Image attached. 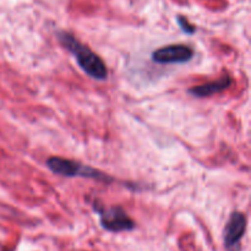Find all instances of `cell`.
Returning a JSON list of instances; mask_svg holds the SVG:
<instances>
[{
  "label": "cell",
  "instance_id": "5b68a950",
  "mask_svg": "<svg viewBox=\"0 0 251 251\" xmlns=\"http://www.w3.org/2000/svg\"><path fill=\"white\" fill-rule=\"evenodd\" d=\"M194 50L185 44H171L156 49L152 53V60L158 64H183L193 59Z\"/></svg>",
  "mask_w": 251,
  "mask_h": 251
},
{
  "label": "cell",
  "instance_id": "7a4b0ae2",
  "mask_svg": "<svg viewBox=\"0 0 251 251\" xmlns=\"http://www.w3.org/2000/svg\"><path fill=\"white\" fill-rule=\"evenodd\" d=\"M46 164L54 174L66 176V178L81 176V178L95 179V180L103 181V183L113 181V178H110L109 176L98 171V169L86 166V164L80 163V162L63 158V157H50V158L47 159Z\"/></svg>",
  "mask_w": 251,
  "mask_h": 251
},
{
  "label": "cell",
  "instance_id": "52a82bcc",
  "mask_svg": "<svg viewBox=\"0 0 251 251\" xmlns=\"http://www.w3.org/2000/svg\"><path fill=\"white\" fill-rule=\"evenodd\" d=\"M178 24H179V26H180V28L183 29L185 33H188V34L195 33V27H194L191 24H189L188 20H186L184 16L178 17Z\"/></svg>",
  "mask_w": 251,
  "mask_h": 251
},
{
  "label": "cell",
  "instance_id": "3957f363",
  "mask_svg": "<svg viewBox=\"0 0 251 251\" xmlns=\"http://www.w3.org/2000/svg\"><path fill=\"white\" fill-rule=\"evenodd\" d=\"M93 210L100 216V226L108 232H130L135 228V222L120 206L104 207V206L96 203L93 205Z\"/></svg>",
  "mask_w": 251,
  "mask_h": 251
},
{
  "label": "cell",
  "instance_id": "8992f818",
  "mask_svg": "<svg viewBox=\"0 0 251 251\" xmlns=\"http://www.w3.org/2000/svg\"><path fill=\"white\" fill-rule=\"evenodd\" d=\"M232 78L230 76L226 75L223 77H220L218 80L211 81V82L203 83V85L195 86V87L189 88L188 92L190 93L191 96L196 98H206L210 97V96L216 95V93H220L226 91L227 88L230 87L232 85Z\"/></svg>",
  "mask_w": 251,
  "mask_h": 251
},
{
  "label": "cell",
  "instance_id": "6da1fadb",
  "mask_svg": "<svg viewBox=\"0 0 251 251\" xmlns=\"http://www.w3.org/2000/svg\"><path fill=\"white\" fill-rule=\"evenodd\" d=\"M56 38L64 48L68 49L76 59L77 65L87 74L90 77L98 81H104L108 77V69L104 61L98 54L87 46L81 43L71 33L65 31L56 32Z\"/></svg>",
  "mask_w": 251,
  "mask_h": 251
},
{
  "label": "cell",
  "instance_id": "277c9868",
  "mask_svg": "<svg viewBox=\"0 0 251 251\" xmlns=\"http://www.w3.org/2000/svg\"><path fill=\"white\" fill-rule=\"evenodd\" d=\"M247 230V216L243 212H233L229 216L223 234V242L227 251H240V242Z\"/></svg>",
  "mask_w": 251,
  "mask_h": 251
}]
</instances>
